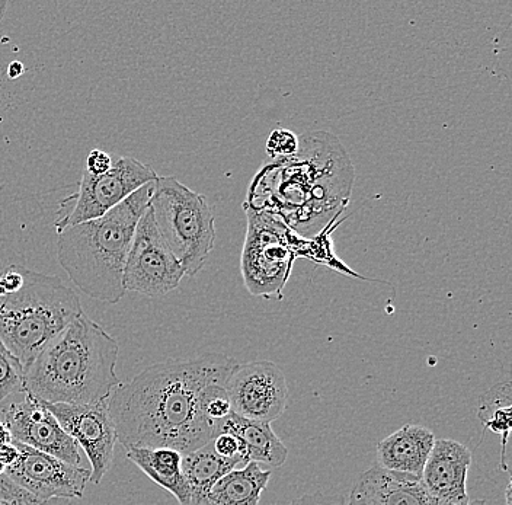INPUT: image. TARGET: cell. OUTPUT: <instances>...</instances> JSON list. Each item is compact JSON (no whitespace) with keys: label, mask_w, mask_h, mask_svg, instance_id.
<instances>
[{"label":"cell","mask_w":512,"mask_h":505,"mask_svg":"<svg viewBox=\"0 0 512 505\" xmlns=\"http://www.w3.org/2000/svg\"><path fill=\"white\" fill-rule=\"evenodd\" d=\"M220 433L238 437L249 463H262L271 468H281L287 462L288 449L283 441L278 439L271 424L248 420L232 412L217 423L216 436Z\"/></svg>","instance_id":"17"},{"label":"cell","mask_w":512,"mask_h":505,"mask_svg":"<svg viewBox=\"0 0 512 505\" xmlns=\"http://www.w3.org/2000/svg\"><path fill=\"white\" fill-rule=\"evenodd\" d=\"M155 182L144 185L105 216L59 233L57 261L86 296L111 305L123 299L128 251Z\"/></svg>","instance_id":"4"},{"label":"cell","mask_w":512,"mask_h":505,"mask_svg":"<svg viewBox=\"0 0 512 505\" xmlns=\"http://www.w3.org/2000/svg\"><path fill=\"white\" fill-rule=\"evenodd\" d=\"M14 443L18 447L19 457L5 472L12 482L44 500H75L83 497L86 485L91 481L89 469L69 465L18 441Z\"/></svg>","instance_id":"13"},{"label":"cell","mask_w":512,"mask_h":505,"mask_svg":"<svg viewBox=\"0 0 512 505\" xmlns=\"http://www.w3.org/2000/svg\"><path fill=\"white\" fill-rule=\"evenodd\" d=\"M239 366L222 353L155 364L120 383L108 398L117 439L126 450L169 447L182 456L216 437L206 415L208 395Z\"/></svg>","instance_id":"1"},{"label":"cell","mask_w":512,"mask_h":505,"mask_svg":"<svg viewBox=\"0 0 512 505\" xmlns=\"http://www.w3.org/2000/svg\"><path fill=\"white\" fill-rule=\"evenodd\" d=\"M299 149V137L293 131L277 129L272 131L267 140V153L270 159L287 158Z\"/></svg>","instance_id":"24"},{"label":"cell","mask_w":512,"mask_h":505,"mask_svg":"<svg viewBox=\"0 0 512 505\" xmlns=\"http://www.w3.org/2000/svg\"><path fill=\"white\" fill-rule=\"evenodd\" d=\"M120 345L82 313L25 367V389L44 404L92 405L120 385Z\"/></svg>","instance_id":"3"},{"label":"cell","mask_w":512,"mask_h":505,"mask_svg":"<svg viewBox=\"0 0 512 505\" xmlns=\"http://www.w3.org/2000/svg\"><path fill=\"white\" fill-rule=\"evenodd\" d=\"M248 230L243 244V283L252 296L283 299L291 267L296 260V233L267 213L245 209Z\"/></svg>","instance_id":"7"},{"label":"cell","mask_w":512,"mask_h":505,"mask_svg":"<svg viewBox=\"0 0 512 505\" xmlns=\"http://www.w3.org/2000/svg\"><path fill=\"white\" fill-rule=\"evenodd\" d=\"M505 504L511 505V482L507 485V491H505Z\"/></svg>","instance_id":"31"},{"label":"cell","mask_w":512,"mask_h":505,"mask_svg":"<svg viewBox=\"0 0 512 505\" xmlns=\"http://www.w3.org/2000/svg\"><path fill=\"white\" fill-rule=\"evenodd\" d=\"M435 440L434 433L424 425H403L380 441L376 463L386 471L421 478Z\"/></svg>","instance_id":"16"},{"label":"cell","mask_w":512,"mask_h":505,"mask_svg":"<svg viewBox=\"0 0 512 505\" xmlns=\"http://www.w3.org/2000/svg\"><path fill=\"white\" fill-rule=\"evenodd\" d=\"M22 65L21 63L15 62L11 65V78H18L19 75H21V72H18L16 69H21Z\"/></svg>","instance_id":"30"},{"label":"cell","mask_w":512,"mask_h":505,"mask_svg":"<svg viewBox=\"0 0 512 505\" xmlns=\"http://www.w3.org/2000/svg\"><path fill=\"white\" fill-rule=\"evenodd\" d=\"M112 168V156L110 153L104 152V150H91L88 158H86L85 171L89 174L104 175Z\"/></svg>","instance_id":"26"},{"label":"cell","mask_w":512,"mask_h":505,"mask_svg":"<svg viewBox=\"0 0 512 505\" xmlns=\"http://www.w3.org/2000/svg\"><path fill=\"white\" fill-rule=\"evenodd\" d=\"M6 472V466L3 465L2 462H0V476L5 475Z\"/></svg>","instance_id":"33"},{"label":"cell","mask_w":512,"mask_h":505,"mask_svg":"<svg viewBox=\"0 0 512 505\" xmlns=\"http://www.w3.org/2000/svg\"><path fill=\"white\" fill-rule=\"evenodd\" d=\"M270 478V471H264L258 463H248L220 478L211 488L208 501L210 505H258Z\"/></svg>","instance_id":"20"},{"label":"cell","mask_w":512,"mask_h":505,"mask_svg":"<svg viewBox=\"0 0 512 505\" xmlns=\"http://www.w3.org/2000/svg\"><path fill=\"white\" fill-rule=\"evenodd\" d=\"M213 447L216 450L217 455L226 457V459H233V457H242L246 463L245 449H243L242 443L238 437L232 436V434L220 433L214 437Z\"/></svg>","instance_id":"25"},{"label":"cell","mask_w":512,"mask_h":505,"mask_svg":"<svg viewBox=\"0 0 512 505\" xmlns=\"http://www.w3.org/2000/svg\"><path fill=\"white\" fill-rule=\"evenodd\" d=\"M0 505H73V503L67 498L44 500L16 485L8 476L2 475L0 476Z\"/></svg>","instance_id":"23"},{"label":"cell","mask_w":512,"mask_h":505,"mask_svg":"<svg viewBox=\"0 0 512 505\" xmlns=\"http://www.w3.org/2000/svg\"><path fill=\"white\" fill-rule=\"evenodd\" d=\"M12 437L11 433H9L8 428H6V425L0 421V450H2V447H5L6 444L11 443Z\"/></svg>","instance_id":"29"},{"label":"cell","mask_w":512,"mask_h":505,"mask_svg":"<svg viewBox=\"0 0 512 505\" xmlns=\"http://www.w3.org/2000/svg\"><path fill=\"white\" fill-rule=\"evenodd\" d=\"M158 178L149 165L130 156H112V168L98 177L83 171L78 193L62 203V207L67 206L69 210L54 222L57 235L64 229L105 216Z\"/></svg>","instance_id":"8"},{"label":"cell","mask_w":512,"mask_h":505,"mask_svg":"<svg viewBox=\"0 0 512 505\" xmlns=\"http://www.w3.org/2000/svg\"><path fill=\"white\" fill-rule=\"evenodd\" d=\"M128 460L142 469L147 478L171 492L179 505H190L191 492L182 472V455L169 447L127 450Z\"/></svg>","instance_id":"19"},{"label":"cell","mask_w":512,"mask_h":505,"mask_svg":"<svg viewBox=\"0 0 512 505\" xmlns=\"http://www.w3.org/2000/svg\"><path fill=\"white\" fill-rule=\"evenodd\" d=\"M76 292L62 278L22 268V283L0 296V343L25 367L82 315Z\"/></svg>","instance_id":"5"},{"label":"cell","mask_w":512,"mask_h":505,"mask_svg":"<svg viewBox=\"0 0 512 505\" xmlns=\"http://www.w3.org/2000/svg\"><path fill=\"white\" fill-rule=\"evenodd\" d=\"M22 391H27L24 366L0 343V402Z\"/></svg>","instance_id":"22"},{"label":"cell","mask_w":512,"mask_h":505,"mask_svg":"<svg viewBox=\"0 0 512 505\" xmlns=\"http://www.w3.org/2000/svg\"><path fill=\"white\" fill-rule=\"evenodd\" d=\"M18 457V447H16L14 441H11V443L6 444V446L2 447V450H0V462H2L3 465L6 466V468H9V466L14 465L16 460H18Z\"/></svg>","instance_id":"28"},{"label":"cell","mask_w":512,"mask_h":505,"mask_svg":"<svg viewBox=\"0 0 512 505\" xmlns=\"http://www.w3.org/2000/svg\"><path fill=\"white\" fill-rule=\"evenodd\" d=\"M248 463L242 457L226 459L217 455L213 441L182 456V472L190 487V505H210L208 495L220 478L235 469L245 468Z\"/></svg>","instance_id":"18"},{"label":"cell","mask_w":512,"mask_h":505,"mask_svg":"<svg viewBox=\"0 0 512 505\" xmlns=\"http://www.w3.org/2000/svg\"><path fill=\"white\" fill-rule=\"evenodd\" d=\"M156 229L185 276L203 270L216 242V217L203 194L175 177H159L149 201Z\"/></svg>","instance_id":"6"},{"label":"cell","mask_w":512,"mask_h":505,"mask_svg":"<svg viewBox=\"0 0 512 505\" xmlns=\"http://www.w3.org/2000/svg\"><path fill=\"white\" fill-rule=\"evenodd\" d=\"M0 421L8 428L12 440L69 465L80 466L78 444L63 430L47 404L31 393L18 392L0 402Z\"/></svg>","instance_id":"10"},{"label":"cell","mask_w":512,"mask_h":505,"mask_svg":"<svg viewBox=\"0 0 512 505\" xmlns=\"http://www.w3.org/2000/svg\"><path fill=\"white\" fill-rule=\"evenodd\" d=\"M185 277L181 264L156 229L152 210L147 207L139 220L124 267L123 286L127 292L162 297L174 292Z\"/></svg>","instance_id":"9"},{"label":"cell","mask_w":512,"mask_h":505,"mask_svg":"<svg viewBox=\"0 0 512 505\" xmlns=\"http://www.w3.org/2000/svg\"><path fill=\"white\" fill-rule=\"evenodd\" d=\"M64 431L82 447L91 463L92 484H101L114 460L117 431L107 401L92 405L47 404Z\"/></svg>","instance_id":"12"},{"label":"cell","mask_w":512,"mask_h":505,"mask_svg":"<svg viewBox=\"0 0 512 505\" xmlns=\"http://www.w3.org/2000/svg\"><path fill=\"white\" fill-rule=\"evenodd\" d=\"M478 418L483 430L502 436L501 469L508 471V439L512 427L511 382L498 383L488 392L483 393L478 405Z\"/></svg>","instance_id":"21"},{"label":"cell","mask_w":512,"mask_h":505,"mask_svg":"<svg viewBox=\"0 0 512 505\" xmlns=\"http://www.w3.org/2000/svg\"><path fill=\"white\" fill-rule=\"evenodd\" d=\"M354 166L334 134L299 137V149L270 159L255 174L243 209L280 219L302 238H315L351 200Z\"/></svg>","instance_id":"2"},{"label":"cell","mask_w":512,"mask_h":505,"mask_svg":"<svg viewBox=\"0 0 512 505\" xmlns=\"http://www.w3.org/2000/svg\"><path fill=\"white\" fill-rule=\"evenodd\" d=\"M347 505H453L432 497L421 478L380 468L374 463L361 473L348 497ZM467 505H486L485 500H473Z\"/></svg>","instance_id":"14"},{"label":"cell","mask_w":512,"mask_h":505,"mask_svg":"<svg viewBox=\"0 0 512 505\" xmlns=\"http://www.w3.org/2000/svg\"><path fill=\"white\" fill-rule=\"evenodd\" d=\"M288 505H347L342 500H338L335 497H328V495L322 494V492H316V494L303 495V497L297 498V500L291 501Z\"/></svg>","instance_id":"27"},{"label":"cell","mask_w":512,"mask_h":505,"mask_svg":"<svg viewBox=\"0 0 512 505\" xmlns=\"http://www.w3.org/2000/svg\"><path fill=\"white\" fill-rule=\"evenodd\" d=\"M472 452L469 447L456 440H435L421 481L432 497L443 503L467 505V475L472 465Z\"/></svg>","instance_id":"15"},{"label":"cell","mask_w":512,"mask_h":505,"mask_svg":"<svg viewBox=\"0 0 512 505\" xmlns=\"http://www.w3.org/2000/svg\"><path fill=\"white\" fill-rule=\"evenodd\" d=\"M233 414L274 423L286 412L290 391L283 369L274 361L239 364L227 382Z\"/></svg>","instance_id":"11"},{"label":"cell","mask_w":512,"mask_h":505,"mask_svg":"<svg viewBox=\"0 0 512 505\" xmlns=\"http://www.w3.org/2000/svg\"><path fill=\"white\" fill-rule=\"evenodd\" d=\"M5 8H6V3L0 2V18L3 17V12H5Z\"/></svg>","instance_id":"32"}]
</instances>
